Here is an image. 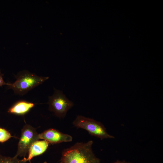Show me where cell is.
<instances>
[{"label":"cell","mask_w":163,"mask_h":163,"mask_svg":"<svg viewBox=\"0 0 163 163\" xmlns=\"http://www.w3.org/2000/svg\"><path fill=\"white\" fill-rule=\"evenodd\" d=\"M93 142H77L62 152L59 163H100V159L92 149Z\"/></svg>","instance_id":"cell-1"},{"label":"cell","mask_w":163,"mask_h":163,"mask_svg":"<svg viewBox=\"0 0 163 163\" xmlns=\"http://www.w3.org/2000/svg\"><path fill=\"white\" fill-rule=\"evenodd\" d=\"M16 80L8 83V89H12L15 94L23 96L48 79V77L39 76L27 70L19 72L15 76Z\"/></svg>","instance_id":"cell-2"},{"label":"cell","mask_w":163,"mask_h":163,"mask_svg":"<svg viewBox=\"0 0 163 163\" xmlns=\"http://www.w3.org/2000/svg\"><path fill=\"white\" fill-rule=\"evenodd\" d=\"M72 123L77 128L84 129L91 135L101 139L114 138L107 133L103 124L93 119L78 115Z\"/></svg>","instance_id":"cell-3"},{"label":"cell","mask_w":163,"mask_h":163,"mask_svg":"<svg viewBox=\"0 0 163 163\" xmlns=\"http://www.w3.org/2000/svg\"><path fill=\"white\" fill-rule=\"evenodd\" d=\"M54 90L53 94L49 97V110L53 112L57 117L64 118L68 110L73 106V103L66 97L62 91L55 88Z\"/></svg>","instance_id":"cell-4"},{"label":"cell","mask_w":163,"mask_h":163,"mask_svg":"<svg viewBox=\"0 0 163 163\" xmlns=\"http://www.w3.org/2000/svg\"><path fill=\"white\" fill-rule=\"evenodd\" d=\"M38 134L35 128L30 125H25L21 129L17 150L15 156L25 157L32 144L35 141L39 140Z\"/></svg>","instance_id":"cell-5"},{"label":"cell","mask_w":163,"mask_h":163,"mask_svg":"<svg viewBox=\"0 0 163 163\" xmlns=\"http://www.w3.org/2000/svg\"><path fill=\"white\" fill-rule=\"evenodd\" d=\"M39 139L46 140L49 143L57 144L72 141V137L54 129H49L38 134Z\"/></svg>","instance_id":"cell-6"},{"label":"cell","mask_w":163,"mask_h":163,"mask_svg":"<svg viewBox=\"0 0 163 163\" xmlns=\"http://www.w3.org/2000/svg\"><path fill=\"white\" fill-rule=\"evenodd\" d=\"M49 144L44 140H38L34 142L29 148L27 157H24L25 161L30 162L34 157L43 154L47 149Z\"/></svg>","instance_id":"cell-7"},{"label":"cell","mask_w":163,"mask_h":163,"mask_svg":"<svg viewBox=\"0 0 163 163\" xmlns=\"http://www.w3.org/2000/svg\"><path fill=\"white\" fill-rule=\"evenodd\" d=\"M35 105L32 102L25 100H21L14 103L8 110L11 114L23 115L28 112Z\"/></svg>","instance_id":"cell-8"},{"label":"cell","mask_w":163,"mask_h":163,"mask_svg":"<svg viewBox=\"0 0 163 163\" xmlns=\"http://www.w3.org/2000/svg\"><path fill=\"white\" fill-rule=\"evenodd\" d=\"M27 162L24 157L20 159L15 156L11 157L0 155V163H26Z\"/></svg>","instance_id":"cell-9"},{"label":"cell","mask_w":163,"mask_h":163,"mask_svg":"<svg viewBox=\"0 0 163 163\" xmlns=\"http://www.w3.org/2000/svg\"><path fill=\"white\" fill-rule=\"evenodd\" d=\"M12 137L11 134L7 130L0 127V142H4Z\"/></svg>","instance_id":"cell-10"},{"label":"cell","mask_w":163,"mask_h":163,"mask_svg":"<svg viewBox=\"0 0 163 163\" xmlns=\"http://www.w3.org/2000/svg\"><path fill=\"white\" fill-rule=\"evenodd\" d=\"M4 75L0 71V87L4 85L7 86L8 83H6L4 80L3 78V75Z\"/></svg>","instance_id":"cell-11"},{"label":"cell","mask_w":163,"mask_h":163,"mask_svg":"<svg viewBox=\"0 0 163 163\" xmlns=\"http://www.w3.org/2000/svg\"><path fill=\"white\" fill-rule=\"evenodd\" d=\"M113 163H131L129 162H126L124 161H121L119 160H117V161L113 162Z\"/></svg>","instance_id":"cell-12"},{"label":"cell","mask_w":163,"mask_h":163,"mask_svg":"<svg viewBox=\"0 0 163 163\" xmlns=\"http://www.w3.org/2000/svg\"><path fill=\"white\" fill-rule=\"evenodd\" d=\"M42 163H47V162L46 161H44Z\"/></svg>","instance_id":"cell-13"}]
</instances>
